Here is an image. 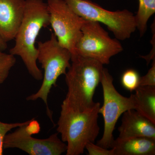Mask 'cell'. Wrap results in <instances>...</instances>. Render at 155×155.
I'll use <instances>...</instances> for the list:
<instances>
[{"instance_id":"cell-19","label":"cell","mask_w":155,"mask_h":155,"mask_svg":"<svg viewBox=\"0 0 155 155\" xmlns=\"http://www.w3.org/2000/svg\"><path fill=\"white\" fill-rule=\"evenodd\" d=\"M139 86H155V59L147 73L140 77Z\"/></svg>"},{"instance_id":"cell-16","label":"cell","mask_w":155,"mask_h":155,"mask_svg":"<svg viewBox=\"0 0 155 155\" xmlns=\"http://www.w3.org/2000/svg\"><path fill=\"white\" fill-rule=\"evenodd\" d=\"M140 78V75L137 71L134 69H127L121 76V84L125 89L132 92L139 86Z\"/></svg>"},{"instance_id":"cell-9","label":"cell","mask_w":155,"mask_h":155,"mask_svg":"<svg viewBox=\"0 0 155 155\" xmlns=\"http://www.w3.org/2000/svg\"><path fill=\"white\" fill-rule=\"evenodd\" d=\"M49 23L59 43L75 54V47L81 35L85 20L77 15L64 0H48Z\"/></svg>"},{"instance_id":"cell-1","label":"cell","mask_w":155,"mask_h":155,"mask_svg":"<svg viewBox=\"0 0 155 155\" xmlns=\"http://www.w3.org/2000/svg\"><path fill=\"white\" fill-rule=\"evenodd\" d=\"M48 5L43 0H25L23 18L14 39L15 44L10 54L18 56L28 73L36 80H42L43 75L37 64V38L41 29L49 25Z\"/></svg>"},{"instance_id":"cell-5","label":"cell","mask_w":155,"mask_h":155,"mask_svg":"<svg viewBox=\"0 0 155 155\" xmlns=\"http://www.w3.org/2000/svg\"><path fill=\"white\" fill-rule=\"evenodd\" d=\"M64 1L83 19L106 25L118 40L130 38L137 29L135 15L127 9L111 11L90 0Z\"/></svg>"},{"instance_id":"cell-3","label":"cell","mask_w":155,"mask_h":155,"mask_svg":"<svg viewBox=\"0 0 155 155\" xmlns=\"http://www.w3.org/2000/svg\"><path fill=\"white\" fill-rule=\"evenodd\" d=\"M100 103L84 112L75 110L61 104L57 130L61 140L67 143V155H79L84 152L87 143H94L100 133L98 123Z\"/></svg>"},{"instance_id":"cell-21","label":"cell","mask_w":155,"mask_h":155,"mask_svg":"<svg viewBox=\"0 0 155 155\" xmlns=\"http://www.w3.org/2000/svg\"><path fill=\"white\" fill-rule=\"evenodd\" d=\"M7 47L8 45L7 42L5 41L0 35V51H4L7 48Z\"/></svg>"},{"instance_id":"cell-12","label":"cell","mask_w":155,"mask_h":155,"mask_svg":"<svg viewBox=\"0 0 155 155\" xmlns=\"http://www.w3.org/2000/svg\"><path fill=\"white\" fill-rule=\"evenodd\" d=\"M111 149L114 155H154L155 140L145 137L116 139Z\"/></svg>"},{"instance_id":"cell-18","label":"cell","mask_w":155,"mask_h":155,"mask_svg":"<svg viewBox=\"0 0 155 155\" xmlns=\"http://www.w3.org/2000/svg\"><path fill=\"white\" fill-rule=\"evenodd\" d=\"M85 149L88 155H114L112 149H106L95 144L94 143L89 142L87 143Z\"/></svg>"},{"instance_id":"cell-15","label":"cell","mask_w":155,"mask_h":155,"mask_svg":"<svg viewBox=\"0 0 155 155\" xmlns=\"http://www.w3.org/2000/svg\"><path fill=\"white\" fill-rule=\"evenodd\" d=\"M16 63L15 56L0 51V84L4 83L8 77L10 71Z\"/></svg>"},{"instance_id":"cell-14","label":"cell","mask_w":155,"mask_h":155,"mask_svg":"<svg viewBox=\"0 0 155 155\" xmlns=\"http://www.w3.org/2000/svg\"><path fill=\"white\" fill-rule=\"evenodd\" d=\"M155 13V0H139L138 9L135 18L137 29L140 37L146 32L148 21Z\"/></svg>"},{"instance_id":"cell-20","label":"cell","mask_w":155,"mask_h":155,"mask_svg":"<svg viewBox=\"0 0 155 155\" xmlns=\"http://www.w3.org/2000/svg\"><path fill=\"white\" fill-rule=\"evenodd\" d=\"M152 32L153 34V38L152 39L151 42L152 44L153 45V48L150 52L147 55L145 56H141L142 58H143L146 61L147 65H148L149 64L151 61L155 59V22H153L152 25Z\"/></svg>"},{"instance_id":"cell-10","label":"cell","mask_w":155,"mask_h":155,"mask_svg":"<svg viewBox=\"0 0 155 155\" xmlns=\"http://www.w3.org/2000/svg\"><path fill=\"white\" fill-rule=\"evenodd\" d=\"M25 4V0H0V35L7 42L16 36Z\"/></svg>"},{"instance_id":"cell-7","label":"cell","mask_w":155,"mask_h":155,"mask_svg":"<svg viewBox=\"0 0 155 155\" xmlns=\"http://www.w3.org/2000/svg\"><path fill=\"white\" fill-rule=\"evenodd\" d=\"M40 129L38 122L31 119L28 124L6 134L3 141V149H19L30 155H61L67 151V145L59 138L58 133L46 139L31 136L39 133Z\"/></svg>"},{"instance_id":"cell-6","label":"cell","mask_w":155,"mask_h":155,"mask_svg":"<svg viewBox=\"0 0 155 155\" xmlns=\"http://www.w3.org/2000/svg\"><path fill=\"white\" fill-rule=\"evenodd\" d=\"M101 83L102 86L104 104L100 107L99 113L102 115L104 131L102 138L97 144L106 149L112 148L114 140L113 135L119 117L128 110L135 109L133 94L125 97L116 90L114 79L107 69L103 68Z\"/></svg>"},{"instance_id":"cell-11","label":"cell","mask_w":155,"mask_h":155,"mask_svg":"<svg viewBox=\"0 0 155 155\" xmlns=\"http://www.w3.org/2000/svg\"><path fill=\"white\" fill-rule=\"evenodd\" d=\"M118 139L145 137L155 140V124L135 110L123 114Z\"/></svg>"},{"instance_id":"cell-13","label":"cell","mask_w":155,"mask_h":155,"mask_svg":"<svg viewBox=\"0 0 155 155\" xmlns=\"http://www.w3.org/2000/svg\"><path fill=\"white\" fill-rule=\"evenodd\" d=\"M135 91L134 110L155 124V86H139Z\"/></svg>"},{"instance_id":"cell-17","label":"cell","mask_w":155,"mask_h":155,"mask_svg":"<svg viewBox=\"0 0 155 155\" xmlns=\"http://www.w3.org/2000/svg\"><path fill=\"white\" fill-rule=\"evenodd\" d=\"M30 122V120L23 122H17V123H7L0 122V155H3V144L4 138L7 134L11 129L17 128L26 125Z\"/></svg>"},{"instance_id":"cell-8","label":"cell","mask_w":155,"mask_h":155,"mask_svg":"<svg viewBox=\"0 0 155 155\" xmlns=\"http://www.w3.org/2000/svg\"><path fill=\"white\" fill-rule=\"evenodd\" d=\"M123 50L116 38H111L99 22L85 20L81 35L75 47L74 55L91 58L103 65L109 64L112 57Z\"/></svg>"},{"instance_id":"cell-2","label":"cell","mask_w":155,"mask_h":155,"mask_svg":"<svg viewBox=\"0 0 155 155\" xmlns=\"http://www.w3.org/2000/svg\"><path fill=\"white\" fill-rule=\"evenodd\" d=\"M71 64L65 74L68 92L62 104L84 112L93 107L97 87L101 83L103 64L91 58L71 55Z\"/></svg>"},{"instance_id":"cell-4","label":"cell","mask_w":155,"mask_h":155,"mask_svg":"<svg viewBox=\"0 0 155 155\" xmlns=\"http://www.w3.org/2000/svg\"><path fill=\"white\" fill-rule=\"evenodd\" d=\"M37 48V61L44 70L42 83L37 92L27 97L26 100L41 99L46 106L48 116L53 122L52 113L48 107V96L52 87L56 86L59 76L67 73L71 65V53L60 45L54 33H51L50 39L38 42Z\"/></svg>"}]
</instances>
